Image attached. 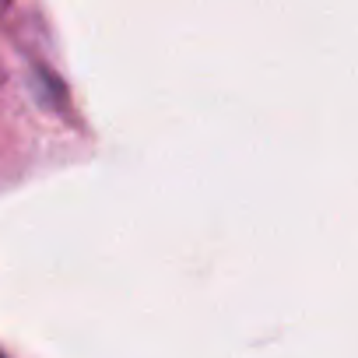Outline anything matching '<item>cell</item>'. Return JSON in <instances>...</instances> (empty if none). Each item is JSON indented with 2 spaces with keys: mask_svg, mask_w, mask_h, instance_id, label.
<instances>
[{
  "mask_svg": "<svg viewBox=\"0 0 358 358\" xmlns=\"http://www.w3.org/2000/svg\"><path fill=\"white\" fill-rule=\"evenodd\" d=\"M0 358H4V355H0Z\"/></svg>",
  "mask_w": 358,
  "mask_h": 358,
  "instance_id": "6da1fadb",
  "label": "cell"
}]
</instances>
